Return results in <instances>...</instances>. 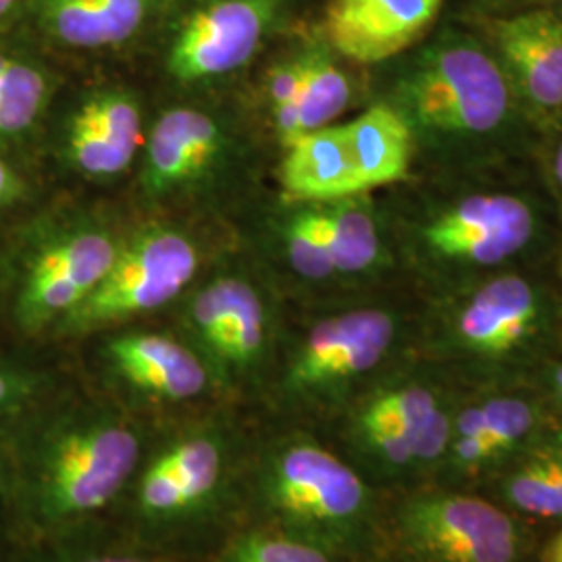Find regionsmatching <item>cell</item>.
Segmentation results:
<instances>
[{"mask_svg":"<svg viewBox=\"0 0 562 562\" xmlns=\"http://www.w3.org/2000/svg\"><path fill=\"white\" fill-rule=\"evenodd\" d=\"M336 276H362L382 261V236L362 194L317 204Z\"/></svg>","mask_w":562,"mask_h":562,"instance_id":"obj_22","label":"cell"},{"mask_svg":"<svg viewBox=\"0 0 562 562\" xmlns=\"http://www.w3.org/2000/svg\"><path fill=\"white\" fill-rule=\"evenodd\" d=\"M21 194H23V181L20 173L0 157V211L20 201Z\"/></svg>","mask_w":562,"mask_h":562,"instance_id":"obj_33","label":"cell"},{"mask_svg":"<svg viewBox=\"0 0 562 562\" xmlns=\"http://www.w3.org/2000/svg\"><path fill=\"white\" fill-rule=\"evenodd\" d=\"M562 350L559 288L503 269L436 294L415 359L464 392L538 385Z\"/></svg>","mask_w":562,"mask_h":562,"instance_id":"obj_2","label":"cell"},{"mask_svg":"<svg viewBox=\"0 0 562 562\" xmlns=\"http://www.w3.org/2000/svg\"><path fill=\"white\" fill-rule=\"evenodd\" d=\"M150 0H36L42 30L71 48L130 41L148 18Z\"/></svg>","mask_w":562,"mask_h":562,"instance_id":"obj_21","label":"cell"},{"mask_svg":"<svg viewBox=\"0 0 562 562\" xmlns=\"http://www.w3.org/2000/svg\"><path fill=\"white\" fill-rule=\"evenodd\" d=\"M552 422L557 419L538 385L462 392L450 448L431 483L477 490L494 469Z\"/></svg>","mask_w":562,"mask_h":562,"instance_id":"obj_12","label":"cell"},{"mask_svg":"<svg viewBox=\"0 0 562 562\" xmlns=\"http://www.w3.org/2000/svg\"><path fill=\"white\" fill-rule=\"evenodd\" d=\"M46 552L36 562H161L127 550H113V548H81L71 546L69 540L42 546Z\"/></svg>","mask_w":562,"mask_h":562,"instance_id":"obj_31","label":"cell"},{"mask_svg":"<svg viewBox=\"0 0 562 562\" xmlns=\"http://www.w3.org/2000/svg\"><path fill=\"white\" fill-rule=\"evenodd\" d=\"M477 492L546 529L562 522V423L546 425L522 443Z\"/></svg>","mask_w":562,"mask_h":562,"instance_id":"obj_18","label":"cell"},{"mask_svg":"<svg viewBox=\"0 0 562 562\" xmlns=\"http://www.w3.org/2000/svg\"><path fill=\"white\" fill-rule=\"evenodd\" d=\"M538 211L513 192L457 194L417 225V246L438 292L503 271L536 240Z\"/></svg>","mask_w":562,"mask_h":562,"instance_id":"obj_9","label":"cell"},{"mask_svg":"<svg viewBox=\"0 0 562 562\" xmlns=\"http://www.w3.org/2000/svg\"><path fill=\"white\" fill-rule=\"evenodd\" d=\"M0 525H2V494H0Z\"/></svg>","mask_w":562,"mask_h":562,"instance_id":"obj_39","label":"cell"},{"mask_svg":"<svg viewBox=\"0 0 562 562\" xmlns=\"http://www.w3.org/2000/svg\"><path fill=\"white\" fill-rule=\"evenodd\" d=\"M252 496L262 525L346 562H369L382 550L385 492L315 429H294L262 448Z\"/></svg>","mask_w":562,"mask_h":562,"instance_id":"obj_3","label":"cell"},{"mask_svg":"<svg viewBox=\"0 0 562 562\" xmlns=\"http://www.w3.org/2000/svg\"><path fill=\"white\" fill-rule=\"evenodd\" d=\"M546 531L477 490L423 483L385 492L380 554L401 562H538Z\"/></svg>","mask_w":562,"mask_h":562,"instance_id":"obj_7","label":"cell"},{"mask_svg":"<svg viewBox=\"0 0 562 562\" xmlns=\"http://www.w3.org/2000/svg\"><path fill=\"white\" fill-rule=\"evenodd\" d=\"M48 92V78L38 65L0 53V138L30 132L46 106Z\"/></svg>","mask_w":562,"mask_h":562,"instance_id":"obj_23","label":"cell"},{"mask_svg":"<svg viewBox=\"0 0 562 562\" xmlns=\"http://www.w3.org/2000/svg\"><path fill=\"white\" fill-rule=\"evenodd\" d=\"M419 319L361 304L311 323L283 362L280 396L290 413L334 423L383 375L415 359Z\"/></svg>","mask_w":562,"mask_h":562,"instance_id":"obj_6","label":"cell"},{"mask_svg":"<svg viewBox=\"0 0 562 562\" xmlns=\"http://www.w3.org/2000/svg\"><path fill=\"white\" fill-rule=\"evenodd\" d=\"M213 562H346L322 546L262 525L234 536Z\"/></svg>","mask_w":562,"mask_h":562,"instance_id":"obj_25","label":"cell"},{"mask_svg":"<svg viewBox=\"0 0 562 562\" xmlns=\"http://www.w3.org/2000/svg\"><path fill=\"white\" fill-rule=\"evenodd\" d=\"M559 296H561V313H562V267H561V285H559Z\"/></svg>","mask_w":562,"mask_h":562,"instance_id":"obj_38","label":"cell"},{"mask_svg":"<svg viewBox=\"0 0 562 562\" xmlns=\"http://www.w3.org/2000/svg\"><path fill=\"white\" fill-rule=\"evenodd\" d=\"M361 194L402 181L415 155V136L401 111L375 104L344 125Z\"/></svg>","mask_w":562,"mask_h":562,"instance_id":"obj_20","label":"cell"},{"mask_svg":"<svg viewBox=\"0 0 562 562\" xmlns=\"http://www.w3.org/2000/svg\"><path fill=\"white\" fill-rule=\"evenodd\" d=\"M402 117L442 159H477L496 148L519 120L521 101L487 48L442 38L427 48L401 83Z\"/></svg>","mask_w":562,"mask_h":562,"instance_id":"obj_5","label":"cell"},{"mask_svg":"<svg viewBox=\"0 0 562 562\" xmlns=\"http://www.w3.org/2000/svg\"><path fill=\"white\" fill-rule=\"evenodd\" d=\"M538 562H562V522L546 531L538 550Z\"/></svg>","mask_w":562,"mask_h":562,"instance_id":"obj_34","label":"cell"},{"mask_svg":"<svg viewBox=\"0 0 562 562\" xmlns=\"http://www.w3.org/2000/svg\"><path fill=\"white\" fill-rule=\"evenodd\" d=\"M199 271L194 241L176 229L153 227L120 248L97 290L55 336H83L130 322L176 301Z\"/></svg>","mask_w":562,"mask_h":562,"instance_id":"obj_11","label":"cell"},{"mask_svg":"<svg viewBox=\"0 0 562 562\" xmlns=\"http://www.w3.org/2000/svg\"><path fill=\"white\" fill-rule=\"evenodd\" d=\"M199 171L201 169L186 153L173 123L165 113L161 120L155 123L148 138L144 183L150 192L161 194L178 188L183 181L192 180Z\"/></svg>","mask_w":562,"mask_h":562,"instance_id":"obj_27","label":"cell"},{"mask_svg":"<svg viewBox=\"0 0 562 562\" xmlns=\"http://www.w3.org/2000/svg\"><path fill=\"white\" fill-rule=\"evenodd\" d=\"M236 442L222 425L202 423L148 446L125 498L148 533H173L206 519L234 477Z\"/></svg>","mask_w":562,"mask_h":562,"instance_id":"obj_8","label":"cell"},{"mask_svg":"<svg viewBox=\"0 0 562 562\" xmlns=\"http://www.w3.org/2000/svg\"><path fill=\"white\" fill-rule=\"evenodd\" d=\"M302 74H304V59L288 60L278 65L267 80V94L271 106L278 109L283 104H292L299 99L301 92Z\"/></svg>","mask_w":562,"mask_h":562,"instance_id":"obj_32","label":"cell"},{"mask_svg":"<svg viewBox=\"0 0 562 562\" xmlns=\"http://www.w3.org/2000/svg\"><path fill=\"white\" fill-rule=\"evenodd\" d=\"M20 0H0V21L9 18L13 13V9L18 7Z\"/></svg>","mask_w":562,"mask_h":562,"instance_id":"obj_36","label":"cell"},{"mask_svg":"<svg viewBox=\"0 0 562 562\" xmlns=\"http://www.w3.org/2000/svg\"><path fill=\"white\" fill-rule=\"evenodd\" d=\"M104 357L121 382L155 402L196 401L215 383L194 346L162 334H120L106 341Z\"/></svg>","mask_w":562,"mask_h":562,"instance_id":"obj_16","label":"cell"},{"mask_svg":"<svg viewBox=\"0 0 562 562\" xmlns=\"http://www.w3.org/2000/svg\"><path fill=\"white\" fill-rule=\"evenodd\" d=\"M67 157L86 176H117L136 155L109 140L78 111L67 134Z\"/></svg>","mask_w":562,"mask_h":562,"instance_id":"obj_29","label":"cell"},{"mask_svg":"<svg viewBox=\"0 0 562 562\" xmlns=\"http://www.w3.org/2000/svg\"><path fill=\"white\" fill-rule=\"evenodd\" d=\"M80 113L109 140L136 155L142 142V120L140 109L132 97L125 92H102L86 102Z\"/></svg>","mask_w":562,"mask_h":562,"instance_id":"obj_30","label":"cell"},{"mask_svg":"<svg viewBox=\"0 0 562 562\" xmlns=\"http://www.w3.org/2000/svg\"><path fill=\"white\" fill-rule=\"evenodd\" d=\"M99 227L71 225L23 248L11 281V319L27 338L57 334L63 322L97 290L120 252Z\"/></svg>","mask_w":562,"mask_h":562,"instance_id":"obj_10","label":"cell"},{"mask_svg":"<svg viewBox=\"0 0 562 562\" xmlns=\"http://www.w3.org/2000/svg\"><path fill=\"white\" fill-rule=\"evenodd\" d=\"M283 246L292 269L302 280L327 281L336 278L317 204H306L288 220L283 227Z\"/></svg>","mask_w":562,"mask_h":562,"instance_id":"obj_26","label":"cell"},{"mask_svg":"<svg viewBox=\"0 0 562 562\" xmlns=\"http://www.w3.org/2000/svg\"><path fill=\"white\" fill-rule=\"evenodd\" d=\"M498 60L522 109L542 117L562 113V18L552 11H529L494 21Z\"/></svg>","mask_w":562,"mask_h":562,"instance_id":"obj_17","label":"cell"},{"mask_svg":"<svg viewBox=\"0 0 562 562\" xmlns=\"http://www.w3.org/2000/svg\"><path fill=\"white\" fill-rule=\"evenodd\" d=\"M552 178H554V183L562 196V138L554 150V157H552Z\"/></svg>","mask_w":562,"mask_h":562,"instance_id":"obj_35","label":"cell"},{"mask_svg":"<svg viewBox=\"0 0 562 562\" xmlns=\"http://www.w3.org/2000/svg\"><path fill=\"white\" fill-rule=\"evenodd\" d=\"M283 192L301 204H322L361 194L344 125L304 132L285 146Z\"/></svg>","mask_w":562,"mask_h":562,"instance_id":"obj_19","label":"cell"},{"mask_svg":"<svg viewBox=\"0 0 562 562\" xmlns=\"http://www.w3.org/2000/svg\"><path fill=\"white\" fill-rule=\"evenodd\" d=\"M278 13V0H213L181 23L169 48L176 80L222 78L252 59Z\"/></svg>","mask_w":562,"mask_h":562,"instance_id":"obj_14","label":"cell"},{"mask_svg":"<svg viewBox=\"0 0 562 562\" xmlns=\"http://www.w3.org/2000/svg\"><path fill=\"white\" fill-rule=\"evenodd\" d=\"M464 390L411 359L364 390L331 425V443L383 492L431 483Z\"/></svg>","mask_w":562,"mask_h":562,"instance_id":"obj_4","label":"cell"},{"mask_svg":"<svg viewBox=\"0 0 562 562\" xmlns=\"http://www.w3.org/2000/svg\"><path fill=\"white\" fill-rule=\"evenodd\" d=\"M369 562H401L396 561V559H390V557H385V554H378L375 559H371Z\"/></svg>","mask_w":562,"mask_h":562,"instance_id":"obj_37","label":"cell"},{"mask_svg":"<svg viewBox=\"0 0 562 562\" xmlns=\"http://www.w3.org/2000/svg\"><path fill=\"white\" fill-rule=\"evenodd\" d=\"M186 327L215 380L241 382L267 359L269 308L257 288L240 278H217L202 285L188 302Z\"/></svg>","mask_w":562,"mask_h":562,"instance_id":"obj_13","label":"cell"},{"mask_svg":"<svg viewBox=\"0 0 562 562\" xmlns=\"http://www.w3.org/2000/svg\"><path fill=\"white\" fill-rule=\"evenodd\" d=\"M440 7L442 0H331L323 30L341 57L373 65L419 41Z\"/></svg>","mask_w":562,"mask_h":562,"instance_id":"obj_15","label":"cell"},{"mask_svg":"<svg viewBox=\"0 0 562 562\" xmlns=\"http://www.w3.org/2000/svg\"><path fill=\"white\" fill-rule=\"evenodd\" d=\"M148 440L106 408H38L0 452L2 513L32 546L74 538L125 498Z\"/></svg>","mask_w":562,"mask_h":562,"instance_id":"obj_1","label":"cell"},{"mask_svg":"<svg viewBox=\"0 0 562 562\" xmlns=\"http://www.w3.org/2000/svg\"><path fill=\"white\" fill-rule=\"evenodd\" d=\"M301 92L296 109L301 115L302 132L331 125L346 111L352 88L346 74L331 59L319 53L304 55Z\"/></svg>","mask_w":562,"mask_h":562,"instance_id":"obj_24","label":"cell"},{"mask_svg":"<svg viewBox=\"0 0 562 562\" xmlns=\"http://www.w3.org/2000/svg\"><path fill=\"white\" fill-rule=\"evenodd\" d=\"M42 394L44 378L38 371L0 362V452L41 408Z\"/></svg>","mask_w":562,"mask_h":562,"instance_id":"obj_28","label":"cell"}]
</instances>
